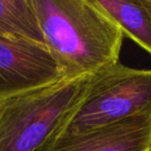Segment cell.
I'll return each instance as SVG.
<instances>
[{"instance_id": "6da1fadb", "label": "cell", "mask_w": 151, "mask_h": 151, "mask_svg": "<svg viewBox=\"0 0 151 151\" xmlns=\"http://www.w3.org/2000/svg\"><path fill=\"white\" fill-rule=\"evenodd\" d=\"M47 48L67 79L119 62L124 35L96 0H31Z\"/></svg>"}, {"instance_id": "7a4b0ae2", "label": "cell", "mask_w": 151, "mask_h": 151, "mask_svg": "<svg viewBox=\"0 0 151 151\" xmlns=\"http://www.w3.org/2000/svg\"><path fill=\"white\" fill-rule=\"evenodd\" d=\"M92 76L62 81L0 103V151H36L63 125Z\"/></svg>"}, {"instance_id": "3957f363", "label": "cell", "mask_w": 151, "mask_h": 151, "mask_svg": "<svg viewBox=\"0 0 151 151\" xmlns=\"http://www.w3.org/2000/svg\"><path fill=\"white\" fill-rule=\"evenodd\" d=\"M151 110V68L117 62L91 77L83 99L55 134H73Z\"/></svg>"}, {"instance_id": "277c9868", "label": "cell", "mask_w": 151, "mask_h": 151, "mask_svg": "<svg viewBox=\"0 0 151 151\" xmlns=\"http://www.w3.org/2000/svg\"><path fill=\"white\" fill-rule=\"evenodd\" d=\"M64 79L47 46L0 36V103Z\"/></svg>"}, {"instance_id": "5b68a950", "label": "cell", "mask_w": 151, "mask_h": 151, "mask_svg": "<svg viewBox=\"0 0 151 151\" xmlns=\"http://www.w3.org/2000/svg\"><path fill=\"white\" fill-rule=\"evenodd\" d=\"M36 151H151V110L73 134H54Z\"/></svg>"}, {"instance_id": "8992f818", "label": "cell", "mask_w": 151, "mask_h": 151, "mask_svg": "<svg viewBox=\"0 0 151 151\" xmlns=\"http://www.w3.org/2000/svg\"><path fill=\"white\" fill-rule=\"evenodd\" d=\"M124 36L151 55V14L145 0H96Z\"/></svg>"}, {"instance_id": "52a82bcc", "label": "cell", "mask_w": 151, "mask_h": 151, "mask_svg": "<svg viewBox=\"0 0 151 151\" xmlns=\"http://www.w3.org/2000/svg\"><path fill=\"white\" fill-rule=\"evenodd\" d=\"M0 36L46 46L31 0H0Z\"/></svg>"}, {"instance_id": "ba28073f", "label": "cell", "mask_w": 151, "mask_h": 151, "mask_svg": "<svg viewBox=\"0 0 151 151\" xmlns=\"http://www.w3.org/2000/svg\"><path fill=\"white\" fill-rule=\"evenodd\" d=\"M145 3H146L147 7H148L149 12H150V14H151V0H145Z\"/></svg>"}]
</instances>
